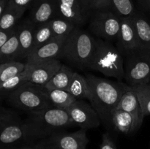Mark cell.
I'll return each mask as SVG.
<instances>
[{"instance_id": "12", "label": "cell", "mask_w": 150, "mask_h": 149, "mask_svg": "<svg viewBox=\"0 0 150 149\" xmlns=\"http://www.w3.org/2000/svg\"><path fill=\"white\" fill-rule=\"evenodd\" d=\"M62 66L59 59H51L40 62L28 64L27 82L40 86H44Z\"/></svg>"}, {"instance_id": "39", "label": "cell", "mask_w": 150, "mask_h": 149, "mask_svg": "<svg viewBox=\"0 0 150 149\" xmlns=\"http://www.w3.org/2000/svg\"><path fill=\"white\" fill-rule=\"evenodd\" d=\"M82 1H83V4H85V5H86V7H87L88 9H89V7H88V4H87V0H82Z\"/></svg>"}, {"instance_id": "11", "label": "cell", "mask_w": 150, "mask_h": 149, "mask_svg": "<svg viewBox=\"0 0 150 149\" xmlns=\"http://www.w3.org/2000/svg\"><path fill=\"white\" fill-rule=\"evenodd\" d=\"M65 110L75 125L82 129H96L100 125L101 120L97 111L84 99L76 100Z\"/></svg>"}, {"instance_id": "13", "label": "cell", "mask_w": 150, "mask_h": 149, "mask_svg": "<svg viewBox=\"0 0 150 149\" xmlns=\"http://www.w3.org/2000/svg\"><path fill=\"white\" fill-rule=\"evenodd\" d=\"M116 45L119 51L125 56L139 48L131 17H121L120 18V28Z\"/></svg>"}, {"instance_id": "16", "label": "cell", "mask_w": 150, "mask_h": 149, "mask_svg": "<svg viewBox=\"0 0 150 149\" xmlns=\"http://www.w3.org/2000/svg\"><path fill=\"white\" fill-rule=\"evenodd\" d=\"M117 109L122 110L129 112L135 119L136 131L140 129L143 123L144 115L137 94L131 86L122 96Z\"/></svg>"}, {"instance_id": "2", "label": "cell", "mask_w": 150, "mask_h": 149, "mask_svg": "<svg viewBox=\"0 0 150 149\" xmlns=\"http://www.w3.org/2000/svg\"><path fill=\"white\" fill-rule=\"evenodd\" d=\"M24 121L35 141L64 131L65 129L76 127L65 109L54 107L29 112Z\"/></svg>"}, {"instance_id": "34", "label": "cell", "mask_w": 150, "mask_h": 149, "mask_svg": "<svg viewBox=\"0 0 150 149\" xmlns=\"http://www.w3.org/2000/svg\"><path fill=\"white\" fill-rule=\"evenodd\" d=\"M16 26L14 29H10V30H0V48L8 40L9 38L13 35L16 31Z\"/></svg>"}, {"instance_id": "40", "label": "cell", "mask_w": 150, "mask_h": 149, "mask_svg": "<svg viewBox=\"0 0 150 149\" xmlns=\"http://www.w3.org/2000/svg\"><path fill=\"white\" fill-rule=\"evenodd\" d=\"M4 64H0V76H1V70H2L3 67H4Z\"/></svg>"}, {"instance_id": "26", "label": "cell", "mask_w": 150, "mask_h": 149, "mask_svg": "<svg viewBox=\"0 0 150 149\" xmlns=\"http://www.w3.org/2000/svg\"><path fill=\"white\" fill-rule=\"evenodd\" d=\"M27 77L28 70L26 67L23 72L0 83V94L7 93V92L10 93L18 88L19 86L24 84L27 82Z\"/></svg>"}, {"instance_id": "38", "label": "cell", "mask_w": 150, "mask_h": 149, "mask_svg": "<svg viewBox=\"0 0 150 149\" xmlns=\"http://www.w3.org/2000/svg\"><path fill=\"white\" fill-rule=\"evenodd\" d=\"M144 6H146L147 8L150 9V0H141Z\"/></svg>"}, {"instance_id": "19", "label": "cell", "mask_w": 150, "mask_h": 149, "mask_svg": "<svg viewBox=\"0 0 150 149\" xmlns=\"http://www.w3.org/2000/svg\"><path fill=\"white\" fill-rule=\"evenodd\" d=\"M139 42V48L150 51V23L147 20L136 12L131 16Z\"/></svg>"}, {"instance_id": "6", "label": "cell", "mask_w": 150, "mask_h": 149, "mask_svg": "<svg viewBox=\"0 0 150 149\" xmlns=\"http://www.w3.org/2000/svg\"><path fill=\"white\" fill-rule=\"evenodd\" d=\"M124 67V79L130 86L149 83L150 51L139 48L126 55Z\"/></svg>"}, {"instance_id": "18", "label": "cell", "mask_w": 150, "mask_h": 149, "mask_svg": "<svg viewBox=\"0 0 150 149\" xmlns=\"http://www.w3.org/2000/svg\"><path fill=\"white\" fill-rule=\"evenodd\" d=\"M111 126L116 131L124 134H130L136 131L134 118L122 110L116 109L113 112Z\"/></svg>"}, {"instance_id": "10", "label": "cell", "mask_w": 150, "mask_h": 149, "mask_svg": "<svg viewBox=\"0 0 150 149\" xmlns=\"http://www.w3.org/2000/svg\"><path fill=\"white\" fill-rule=\"evenodd\" d=\"M56 18L64 19L81 28L89 19L92 12L82 0H55Z\"/></svg>"}, {"instance_id": "30", "label": "cell", "mask_w": 150, "mask_h": 149, "mask_svg": "<svg viewBox=\"0 0 150 149\" xmlns=\"http://www.w3.org/2000/svg\"><path fill=\"white\" fill-rule=\"evenodd\" d=\"M113 10L120 17H131L136 13L131 0H111Z\"/></svg>"}, {"instance_id": "23", "label": "cell", "mask_w": 150, "mask_h": 149, "mask_svg": "<svg viewBox=\"0 0 150 149\" xmlns=\"http://www.w3.org/2000/svg\"><path fill=\"white\" fill-rule=\"evenodd\" d=\"M45 91L48 100L54 108L66 109L77 100L70 94L67 90H63V89L48 90L45 89Z\"/></svg>"}, {"instance_id": "3", "label": "cell", "mask_w": 150, "mask_h": 149, "mask_svg": "<svg viewBox=\"0 0 150 149\" xmlns=\"http://www.w3.org/2000/svg\"><path fill=\"white\" fill-rule=\"evenodd\" d=\"M96 46V38L80 27L66 39L61 58L81 70H88Z\"/></svg>"}, {"instance_id": "7", "label": "cell", "mask_w": 150, "mask_h": 149, "mask_svg": "<svg viewBox=\"0 0 150 149\" xmlns=\"http://www.w3.org/2000/svg\"><path fill=\"white\" fill-rule=\"evenodd\" d=\"M120 18L113 10H98L92 15L89 29L100 39L116 42L120 28Z\"/></svg>"}, {"instance_id": "15", "label": "cell", "mask_w": 150, "mask_h": 149, "mask_svg": "<svg viewBox=\"0 0 150 149\" xmlns=\"http://www.w3.org/2000/svg\"><path fill=\"white\" fill-rule=\"evenodd\" d=\"M35 28L36 26L29 18L16 26V32L19 42L18 59H26L33 51Z\"/></svg>"}, {"instance_id": "25", "label": "cell", "mask_w": 150, "mask_h": 149, "mask_svg": "<svg viewBox=\"0 0 150 149\" xmlns=\"http://www.w3.org/2000/svg\"><path fill=\"white\" fill-rule=\"evenodd\" d=\"M48 23L54 37H67L74 30L75 28H76L73 23L60 18H54Z\"/></svg>"}, {"instance_id": "5", "label": "cell", "mask_w": 150, "mask_h": 149, "mask_svg": "<svg viewBox=\"0 0 150 149\" xmlns=\"http://www.w3.org/2000/svg\"><path fill=\"white\" fill-rule=\"evenodd\" d=\"M8 101L13 106L32 112L53 107L43 86L26 82L8 93Z\"/></svg>"}, {"instance_id": "21", "label": "cell", "mask_w": 150, "mask_h": 149, "mask_svg": "<svg viewBox=\"0 0 150 149\" xmlns=\"http://www.w3.org/2000/svg\"><path fill=\"white\" fill-rule=\"evenodd\" d=\"M67 91L77 100L89 99V89L86 77L74 72Z\"/></svg>"}, {"instance_id": "32", "label": "cell", "mask_w": 150, "mask_h": 149, "mask_svg": "<svg viewBox=\"0 0 150 149\" xmlns=\"http://www.w3.org/2000/svg\"><path fill=\"white\" fill-rule=\"evenodd\" d=\"M34 0H9L7 4L14 8L25 12L32 6Z\"/></svg>"}, {"instance_id": "37", "label": "cell", "mask_w": 150, "mask_h": 149, "mask_svg": "<svg viewBox=\"0 0 150 149\" xmlns=\"http://www.w3.org/2000/svg\"><path fill=\"white\" fill-rule=\"evenodd\" d=\"M12 149H39L38 148L35 147V145H24L21 146L20 148H12Z\"/></svg>"}, {"instance_id": "33", "label": "cell", "mask_w": 150, "mask_h": 149, "mask_svg": "<svg viewBox=\"0 0 150 149\" xmlns=\"http://www.w3.org/2000/svg\"><path fill=\"white\" fill-rule=\"evenodd\" d=\"M100 149H117L108 133L106 132L103 134L102 142L100 146Z\"/></svg>"}, {"instance_id": "14", "label": "cell", "mask_w": 150, "mask_h": 149, "mask_svg": "<svg viewBox=\"0 0 150 149\" xmlns=\"http://www.w3.org/2000/svg\"><path fill=\"white\" fill-rule=\"evenodd\" d=\"M67 37H53L46 43L34 50L26 59V63L33 64L51 59H59V58H61Z\"/></svg>"}, {"instance_id": "27", "label": "cell", "mask_w": 150, "mask_h": 149, "mask_svg": "<svg viewBox=\"0 0 150 149\" xmlns=\"http://www.w3.org/2000/svg\"><path fill=\"white\" fill-rule=\"evenodd\" d=\"M137 94L144 116L150 115V84L131 86Z\"/></svg>"}, {"instance_id": "8", "label": "cell", "mask_w": 150, "mask_h": 149, "mask_svg": "<svg viewBox=\"0 0 150 149\" xmlns=\"http://www.w3.org/2000/svg\"><path fill=\"white\" fill-rule=\"evenodd\" d=\"M86 130L74 132L62 131L39 140L34 145L39 149H86L89 143Z\"/></svg>"}, {"instance_id": "41", "label": "cell", "mask_w": 150, "mask_h": 149, "mask_svg": "<svg viewBox=\"0 0 150 149\" xmlns=\"http://www.w3.org/2000/svg\"><path fill=\"white\" fill-rule=\"evenodd\" d=\"M9 0H0V1H6V2H8Z\"/></svg>"}, {"instance_id": "20", "label": "cell", "mask_w": 150, "mask_h": 149, "mask_svg": "<svg viewBox=\"0 0 150 149\" xmlns=\"http://www.w3.org/2000/svg\"><path fill=\"white\" fill-rule=\"evenodd\" d=\"M74 71L68 66L62 64L60 70L54 74L52 78L43 86L45 89H63L67 90L73 77Z\"/></svg>"}, {"instance_id": "1", "label": "cell", "mask_w": 150, "mask_h": 149, "mask_svg": "<svg viewBox=\"0 0 150 149\" xmlns=\"http://www.w3.org/2000/svg\"><path fill=\"white\" fill-rule=\"evenodd\" d=\"M89 89L90 102L99 115L101 121L106 127L111 126V115L125 93L129 90V85L121 81H114L88 73L85 75Z\"/></svg>"}, {"instance_id": "24", "label": "cell", "mask_w": 150, "mask_h": 149, "mask_svg": "<svg viewBox=\"0 0 150 149\" xmlns=\"http://www.w3.org/2000/svg\"><path fill=\"white\" fill-rule=\"evenodd\" d=\"M24 13L25 12L14 8L7 4L0 18V30L6 31L14 29Z\"/></svg>"}, {"instance_id": "35", "label": "cell", "mask_w": 150, "mask_h": 149, "mask_svg": "<svg viewBox=\"0 0 150 149\" xmlns=\"http://www.w3.org/2000/svg\"><path fill=\"white\" fill-rule=\"evenodd\" d=\"M12 115H13L12 112L6 110V109H4L2 107L0 106V124L2 121H4V120L7 119L8 118L11 117Z\"/></svg>"}, {"instance_id": "4", "label": "cell", "mask_w": 150, "mask_h": 149, "mask_svg": "<svg viewBox=\"0 0 150 149\" xmlns=\"http://www.w3.org/2000/svg\"><path fill=\"white\" fill-rule=\"evenodd\" d=\"M122 54L109 41L96 39V46L88 70L102 73L121 81L125 77Z\"/></svg>"}, {"instance_id": "29", "label": "cell", "mask_w": 150, "mask_h": 149, "mask_svg": "<svg viewBox=\"0 0 150 149\" xmlns=\"http://www.w3.org/2000/svg\"><path fill=\"white\" fill-rule=\"evenodd\" d=\"M26 63L21 62L18 61H13L5 63L3 67L0 76V83L5 80L14 77L25 70Z\"/></svg>"}, {"instance_id": "28", "label": "cell", "mask_w": 150, "mask_h": 149, "mask_svg": "<svg viewBox=\"0 0 150 149\" xmlns=\"http://www.w3.org/2000/svg\"><path fill=\"white\" fill-rule=\"evenodd\" d=\"M53 37H54L48 22L37 26L35 32V42H34L33 51L46 43Z\"/></svg>"}, {"instance_id": "22", "label": "cell", "mask_w": 150, "mask_h": 149, "mask_svg": "<svg viewBox=\"0 0 150 149\" xmlns=\"http://www.w3.org/2000/svg\"><path fill=\"white\" fill-rule=\"evenodd\" d=\"M19 58V42L16 29L8 40L0 48V64L17 61Z\"/></svg>"}, {"instance_id": "17", "label": "cell", "mask_w": 150, "mask_h": 149, "mask_svg": "<svg viewBox=\"0 0 150 149\" xmlns=\"http://www.w3.org/2000/svg\"><path fill=\"white\" fill-rule=\"evenodd\" d=\"M31 7L29 19L36 26L56 18L55 0H34Z\"/></svg>"}, {"instance_id": "31", "label": "cell", "mask_w": 150, "mask_h": 149, "mask_svg": "<svg viewBox=\"0 0 150 149\" xmlns=\"http://www.w3.org/2000/svg\"><path fill=\"white\" fill-rule=\"evenodd\" d=\"M90 11L95 12L102 10H113L111 0H87Z\"/></svg>"}, {"instance_id": "36", "label": "cell", "mask_w": 150, "mask_h": 149, "mask_svg": "<svg viewBox=\"0 0 150 149\" xmlns=\"http://www.w3.org/2000/svg\"><path fill=\"white\" fill-rule=\"evenodd\" d=\"M7 2H6V1H0V18H1V15H2L6 6H7Z\"/></svg>"}, {"instance_id": "9", "label": "cell", "mask_w": 150, "mask_h": 149, "mask_svg": "<svg viewBox=\"0 0 150 149\" xmlns=\"http://www.w3.org/2000/svg\"><path fill=\"white\" fill-rule=\"evenodd\" d=\"M35 141L25 121L16 119L12 115L0 124V145H10L23 143L29 144Z\"/></svg>"}]
</instances>
